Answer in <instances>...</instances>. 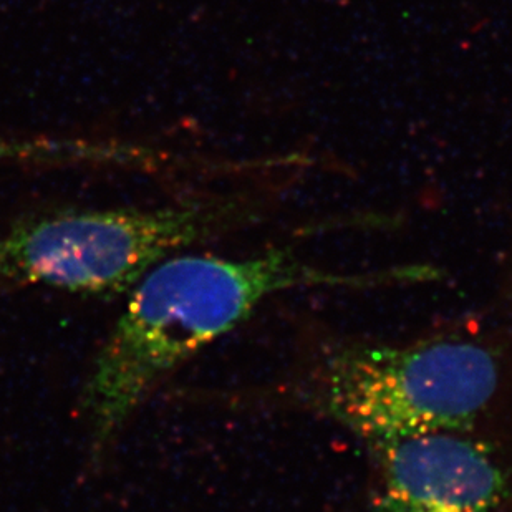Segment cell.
I'll return each mask as SVG.
<instances>
[{
	"mask_svg": "<svg viewBox=\"0 0 512 512\" xmlns=\"http://www.w3.org/2000/svg\"><path fill=\"white\" fill-rule=\"evenodd\" d=\"M438 279L426 264L372 272H334L300 261L290 249L246 259L171 256L130 290L95 357L82 393L93 451L105 453L156 387L209 343L236 329L284 290L373 289Z\"/></svg>",
	"mask_w": 512,
	"mask_h": 512,
	"instance_id": "obj_1",
	"label": "cell"
},
{
	"mask_svg": "<svg viewBox=\"0 0 512 512\" xmlns=\"http://www.w3.org/2000/svg\"><path fill=\"white\" fill-rule=\"evenodd\" d=\"M499 387L493 350L464 339L347 345L314 367L300 400L372 445L466 431Z\"/></svg>",
	"mask_w": 512,
	"mask_h": 512,
	"instance_id": "obj_2",
	"label": "cell"
},
{
	"mask_svg": "<svg viewBox=\"0 0 512 512\" xmlns=\"http://www.w3.org/2000/svg\"><path fill=\"white\" fill-rule=\"evenodd\" d=\"M219 223L213 209L198 203L27 219L0 236V289L37 285L98 297L125 294Z\"/></svg>",
	"mask_w": 512,
	"mask_h": 512,
	"instance_id": "obj_3",
	"label": "cell"
},
{
	"mask_svg": "<svg viewBox=\"0 0 512 512\" xmlns=\"http://www.w3.org/2000/svg\"><path fill=\"white\" fill-rule=\"evenodd\" d=\"M378 486L370 512H496L508 476L493 451L461 431L373 445Z\"/></svg>",
	"mask_w": 512,
	"mask_h": 512,
	"instance_id": "obj_4",
	"label": "cell"
},
{
	"mask_svg": "<svg viewBox=\"0 0 512 512\" xmlns=\"http://www.w3.org/2000/svg\"><path fill=\"white\" fill-rule=\"evenodd\" d=\"M92 145L75 141H0V161L52 160L92 156Z\"/></svg>",
	"mask_w": 512,
	"mask_h": 512,
	"instance_id": "obj_5",
	"label": "cell"
}]
</instances>
